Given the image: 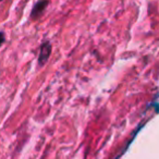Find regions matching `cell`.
Instances as JSON below:
<instances>
[{"instance_id":"1","label":"cell","mask_w":159,"mask_h":159,"mask_svg":"<svg viewBox=\"0 0 159 159\" xmlns=\"http://www.w3.org/2000/svg\"><path fill=\"white\" fill-rule=\"evenodd\" d=\"M51 52V45L48 42L44 43L40 47V51H39V57H38V64L40 66H43L45 64V62L48 60L49 56Z\"/></svg>"},{"instance_id":"2","label":"cell","mask_w":159,"mask_h":159,"mask_svg":"<svg viewBox=\"0 0 159 159\" xmlns=\"http://www.w3.org/2000/svg\"><path fill=\"white\" fill-rule=\"evenodd\" d=\"M48 6V1L47 0H42L39 2H37L33 8V11H32V19L39 18L42 16V13L44 12V10L46 9V7Z\"/></svg>"},{"instance_id":"3","label":"cell","mask_w":159,"mask_h":159,"mask_svg":"<svg viewBox=\"0 0 159 159\" xmlns=\"http://www.w3.org/2000/svg\"><path fill=\"white\" fill-rule=\"evenodd\" d=\"M5 43V34L2 32H0V46Z\"/></svg>"},{"instance_id":"4","label":"cell","mask_w":159,"mask_h":159,"mask_svg":"<svg viewBox=\"0 0 159 159\" xmlns=\"http://www.w3.org/2000/svg\"><path fill=\"white\" fill-rule=\"evenodd\" d=\"M0 1H2V0H0Z\"/></svg>"}]
</instances>
